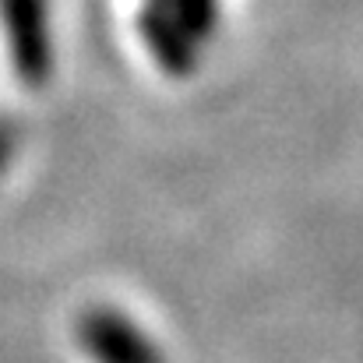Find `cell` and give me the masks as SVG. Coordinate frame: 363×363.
I'll return each mask as SVG.
<instances>
[{"instance_id":"1","label":"cell","mask_w":363,"mask_h":363,"mask_svg":"<svg viewBox=\"0 0 363 363\" xmlns=\"http://www.w3.org/2000/svg\"><path fill=\"white\" fill-rule=\"evenodd\" d=\"M7 28L14 35V57L25 67H43V0H4Z\"/></svg>"}]
</instances>
